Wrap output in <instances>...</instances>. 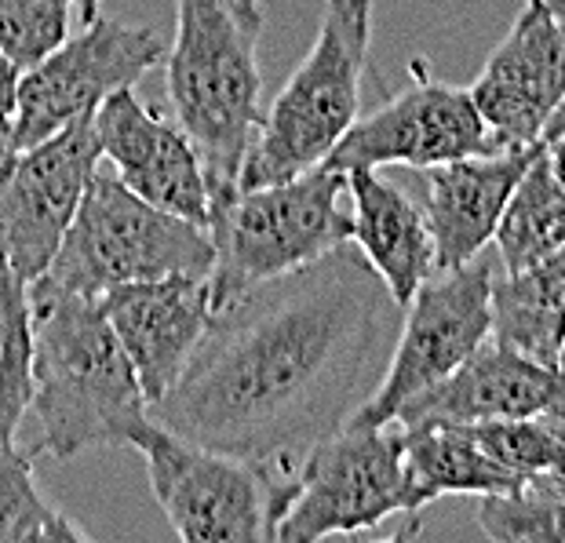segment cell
Here are the masks:
<instances>
[{"instance_id":"29","label":"cell","mask_w":565,"mask_h":543,"mask_svg":"<svg viewBox=\"0 0 565 543\" xmlns=\"http://www.w3.org/2000/svg\"><path fill=\"white\" fill-rule=\"evenodd\" d=\"M544 150H547L551 172H555V179L565 187V131H558V136L544 139Z\"/></svg>"},{"instance_id":"9","label":"cell","mask_w":565,"mask_h":543,"mask_svg":"<svg viewBox=\"0 0 565 543\" xmlns=\"http://www.w3.org/2000/svg\"><path fill=\"white\" fill-rule=\"evenodd\" d=\"M131 449L147 460L153 497L183 543L274 540L267 481L242 456L186 441L153 419L139 427Z\"/></svg>"},{"instance_id":"15","label":"cell","mask_w":565,"mask_h":543,"mask_svg":"<svg viewBox=\"0 0 565 543\" xmlns=\"http://www.w3.org/2000/svg\"><path fill=\"white\" fill-rule=\"evenodd\" d=\"M99 299L125 354L136 365L142 394L150 405H158L183 376L215 318L212 281L204 274L153 277V281L117 285Z\"/></svg>"},{"instance_id":"31","label":"cell","mask_w":565,"mask_h":543,"mask_svg":"<svg viewBox=\"0 0 565 543\" xmlns=\"http://www.w3.org/2000/svg\"><path fill=\"white\" fill-rule=\"evenodd\" d=\"M536 481V486H547L551 492H558V497H565V470H558V475H540V478H529Z\"/></svg>"},{"instance_id":"32","label":"cell","mask_w":565,"mask_h":543,"mask_svg":"<svg viewBox=\"0 0 565 543\" xmlns=\"http://www.w3.org/2000/svg\"><path fill=\"white\" fill-rule=\"evenodd\" d=\"M99 4H103V0H77V15L88 22V19L99 15Z\"/></svg>"},{"instance_id":"30","label":"cell","mask_w":565,"mask_h":543,"mask_svg":"<svg viewBox=\"0 0 565 543\" xmlns=\"http://www.w3.org/2000/svg\"><path fill=\"white\" fill-rule=\"evenodd\" d=\"M540 419H544V424H547L551 430H555L558 438H565V402H562V405H555V408H551V413H544Z\"/></svg>"},{"instance_id":"6","label":"cell","mask_w":565,"mask_h":543,"mask_svg":"<svg viewBox=\"0 0 565 543\" xmlns=\"http://www.w3.org/2000/svg\"><path fill=\"white\" fill-rule=\"evenodd\" d=\"M212 267L209 226L158 209L128 190L110 164H99L47 277L84 296H106L128 281L175 274L212 277Z\"/></svg>"},{"instance_id":"28","label":"cell","mask_w":565,"mask_h":543,"mask_svg":"<svg viewBox=\"0 0 565 543\" xmlns=\"http://www.w3.org/2000/svg\"><path fill=\"white\" fill-rule=\"evenodd\" d=\"M19 157H22V142L15 131V114H0V183L11 175Z\"/></svg>"},{"instance_id":"16","label":"cell","mask_w":565,"mask_h":543,"mask_svg":"<svg viewBox=\"0 0 565 543\" xmlns=\"http://www.w3.org/2000/svg\"><path fill=\"white\" fill-rule=\"evenodd\" d=\"M565 402V369L540 365L514 347L489 340L449 380L413 397L394 424H482L544 416Z\"/></svg>"},{"instance_id":"1","label":"cell","mask_w":565,"mask_h":543,"mask_svg":"<svg viewBox=\"0 0 565 543\" xmlns=\"http://www.w3.org/2000/svg\"><path fill=\"white\" fill-rule=\"evenodd\" d=\"M402 318L405 307L362 248L340 245L215 310L150 419L248 460L267 481L278 529L310 449L376 394Z\"/></svg>"},{"instance_id":"13","label":"cell","mask_w":565,"mask_h":543,"mask_svg":"<svg viewBox=\"0 0 565 543\" xmlns=\"http://www.w3.org/2000/svg\"><path fill=\"white\" fill-rule=\"evenodd\" d=\"M497 150H522L547 139L565 103V26L544 0H525L482 74L471 84Z\"/></svg>"},{"instance_id":"20","label":"cell","mask_w":565,"mask_h":543,"mask_svg":"<svg viewBox=\"0 0 565 543\" xmlns=\"http://www.w3.org/2000/svg\"><path fill=\"white\" fill-rule=\"evenodd\" d=\"M492 340L540 365H558L565 350V248L492 281Z\"/></svg>"},{"instance_id":"12","label":"cell","mask_w":565,"mask_h":543,"mask_svg":"<svg viewBox=\"0 0 565 543\" xmlns=\"http://www.w3.org/2000/svg\"><path fill=\"white\" fill-rule=\"evenodd\" d=\"M99 164L103 142L92 114L22 150L0 183V259L26 281H38L52 267Z\"/></svg>"},{"instance_id":"27","label":"cell","mask_w":565,"mask_h":543,"mask_svg":"<svg viewBox=\"0 0 565 543\" xmlns=\"http://www.w3.org/2000/svg\"><path fill=\"white\" fill-rule=\"evenodd\" d=\"M19 84H22V66L0 47V114H15Z\"/></svg>"},{"instance_id":"11","label":"cell","mask_w":565,"mask_h":543,"mask_svg":"<svg viewBox=\"0 0 565 543\" xmlns=\"http://www.w3.org/2000/svg\"><path fill=\"white\" fill-rule=\"evenodd\" d=\"M408 74L413 77L398 95H391L369 117L354 120L351 131L324 157V164L335 172L391 164L427 172L435 164L497 150L471 88L438 81L424 58H413Z\"/></svg>"},{"instance_id":"18","label":"cell","mask_w":565,"mask_h":543,"mask_svg":"<svg viewBox=\"0 0 565 543\" xmlns=\"http://www.w3.org/2000/svg\"><path fill=\"white\" fill-rule=\"evenodd\" d=\"M347 198H351V241L380 270L394 299L408 307L416 288L438 270L427 215L398 187L387 183L380 168L347 172Z\"/></svg>"},{"instance_id":"2","label":"cell","mask_w":565,"mask_h":543,"mask_svg":"<svg viewBox=\"0 0 565 543\" xmlns=\"http://www.w3.org/2000/svg\"><path fill=\"white\" fill-rule=\"evenodd\" d=\"M33 299V402L38 441L30 453L74 460L92 445H131L150 419L136 365L117 340L99 296L41 274Z\"/></svg>"},{"instance_id":"23","label":"cell","mask_w":565,"mask_h":543,"mask_svg":"<svg viewBox=\"0 0 565 543\" xmlns=\"http://www.w3.org/2000/svg\"><path fill=\"white\" fill-rule=\"evenodd\" d=\"M70 543L88 540L63 511L47 503L33 486V453L22 449L19 434L0 430V543Z\"/></svg>"},{"instance_id":"17","label":"cell","mask_w":565,"mask_h":543,"mask_svg":"<svg viewBox=\"0 0 565 543\" xmlns=\"http://www.w3.org/2000/svg\"><path fill=\"white\" fill-rule=\"evenodd\" d=\"M544 142L522 150H489L427 168V226L435 237L438 270L478 259L497 237L503 209Z\"/></svg>"},{"instance_id":"5","label":"cell","mask_w":565,"mask_h":543,"mask_svg":"<svg viewBox=\"0 0 565 543\" xmlns=\"http://www.w3.org/2000/svg\"><path fill=\"white\" fill-rule=\"evenodd\" d=\"M347 172L321 164L288 183L231 190L212 201V307L220 310L270 277L310 267L351 241Z\"/></svg>"},{"instance_id":"21","label":"cell","mask_w":565,"mask_h":543,"mask_svg":"<svg viewBox=\"0 0 565 543\" xmlns=\"http://www.w3.org/2000/svg\"><path fill=\"white\" fill-rule=\"evenodd\" d=\"M492 245L503 274L525 270L565 248V187L551 172L547 150H540L519 179Z\"/></svg>"},{"instance_id":"35","label":"cell","mask_w":565,"mask_h":543,"mask_svg":"<svg viewBox=\"0 0 565 543\" xmlns=\"http://www.w3.org/2000/svg\"><path fill=\"white\" fill-rule=\"evenodd\" d=\"M558 365H562V369H565V350H562V361H558Z\"/></svg>"},{"instance_id":"14","label":"cell","mask_w":565,"mask_h":543,"mask_svg":"<svg viewBox=\"0 0 565 543\" xmlns=\"http://www.w3.org/2000/svg\"><path fill=\"white\" fill-rule=\"evenodd\" d=\"M95 131L103 142V161L121 175L128 190L164 212L209 226V172L179 120L161 117L131 88H121L95 110Z\"/></svg>"},{"instance_id":"33","label":"cell","mask_w":565,"mask_h":543,"mask_svg":"<svg viewBox=\"0 0 565 543\" xmlns=\"http://www.w3.org/2000/svg\"><path fill=\"white\" fill-rule=\"evenodd\" d=\"M558 131H565V103L558 106L555 120H551V128H547V139H551V136H558Z\"/></svg>"},{"instance_id":"7","label":"cell","mask_w":565,"mask_h":543,"mask_svg":"<svg viewBox=\"0 0 565 543\" xmlns=\"http://www.w3.org/2000/svg\"><path fill=\"white\" fill-rule=\"evenodd\" d=\"M391 514H408L402 424H347L310 449L274 540L315 543L321 536H358Z\"/></svg>"},{"instance_id":"4","label":"cell","mask_w":565,"mask_h":543,"mask_svg":"<svg viewBox=\"0 0 565 543\" xmlns=\"http://www.w3.org/2000/svg\"><path fill=\"white\" fill-rule=\"evenodd\" d=\"M372 0H324L315 47L263 114L237 190L288 183L324 164L362 110Z\"/></svg>"},{"instance_id":"19","label":"cell","mask_w":565,"mask_h":543,"mask_svg":"<svg viewBox=\"0 0 565 543\" xmlns=\"http://www.w3.org/2000/svg\"><path fill=\"white\" fill-rule=\"evenodd\" d=\"M402 434L405 497L413 518L441 497H467V492L486 497V492H511L525 486V478L492 460L463 424H419L402 427Z\"/></svg>"},{"instance_id":"26","label":"cell","mask_w":565,"mask_h":543,"mask_svg":"<svg viewBox=\"0 0 565 543\" xmlns=\"http://www.w3.org/2000/svg\"><path fill=\"white\" fill-rule=\"evenodd\" d=\"M77 0H0V47L26 74L70 38Z\"/></svg>"},{"instance_id":"3","label":"cell","mask_w":565,"mask_h":543,"mask_svg":"<svg viewBox=\"0 0 565 543\" xmlns=\"http://www.w3.org/2000/svg\"><path fill=\"white\" fill-rule=\"evenodd\" d=\"M259 0H175L168 44V103L209 172L212 201L237 190L245 157L263 125Z\"/></svg>"},{"instance_id":"22","label":"cell","mask_w":565,"mask_h":543,"mask_svg":"<svg viewBox=\"0 0 565 543\" xmlns=\"http://www.w3.org/2000/svg\"><path fill=\"white\" fill-rule=\"evenodd\" d=\"M33 402V299L30 281L0 259V430L19 434Z\"/></svg>"},{"instance_id":"8","label":"cell","mask_w":565,"mask_h":543,"mask_svg":"<svg viewBox=\"0 0 565 543\" xmlns=\"http://www.w3.org/2000/svg\"><path fill=\"white\" fill-rule=\"evenodd\" d=\"M492 270L497 259L482 252L463 267L435 270L416 288L387 372L351 424H394L413 397L449 380L478 347L492 340Z\"/></svg>"},{"instance_id":"24","label":"cell","mask_w":565,"mask_h":543,"mask_svg":"<svg viewBox=\"0 0 565 543\" xmlns=\"http://www.w3.org/2000/svg\"><path fill=\"white\" fill-rule=\"evenodd\" d=\"M478 525L497 543H565V497L536 481L511 492H486Z\"/></svg>"},{"instance_id":"25","label":"cell","mask_w":565,"mask_h":543,"mask_svg":"<svg viewBox=\"0 0 565 543\" xmlns=\"http://www.w3.org/2000/svg\"><path fill=\"white\" fill-rule=\"evenodd\" d=\"M475 434L478 445L508 467L519 478H540L565 470V438H558L540 416L525 419H482V424H463Z\"/></svg>"},{"instance_id":"10","label":"cell","mask_w":565,"mask_h":543,"mask_svg":"<svg viewBox=\"0 0 565 543\" xmlns=\"http://www.w3.org/2000/svg\"><path fill=\"white\" fill-rule=\"evenodd\" d=\"M168 58V44L153 30L95 15L52 55L30 66L19 84L15 131L22 150L70 120L92 117L114 92L131 88Z\"/></svg>"},{"instance_id":"34","label":"cell","mask_w":565,"mask_h":543,"mask_svg":"<svg viewBox=\"0 0 565 543\" xmlns=\"http://www.w3.org/2000/svg\"><path fill=\"white\" fill-rule=\"evenodd\" d=\"M544 4H547L551 11H555V19L565 26V0H544Z\"/></svg>"}]
</instances>
